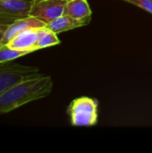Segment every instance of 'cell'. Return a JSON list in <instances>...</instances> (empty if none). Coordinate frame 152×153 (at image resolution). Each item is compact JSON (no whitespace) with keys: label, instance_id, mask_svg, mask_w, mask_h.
<instances>
[{"label":"cell","instance_id":"obj_1","mask_svg":"<svg viewBox=\"0 0 152 153\" xmlns=\"http://www.w3.org/2000/svg\"><path fill=\"white\" fill-rule=\"evenodd\" d=\"M53 82L49 75L30 78L7 89L0 95V114H6L50 94Z\"/></svg>","mask_w":152,"mask_h":153},{"label":"cell","instance_id":"obj_2","mask_svg":"<svg viewBox=\"0 0 152 153\" xmlns=\"http://www.w3.org/2000/svg\"><path fill=\"white\" fill-rule=\"evenodd\" d=\"M42 75L36 66L22 65L14 61L0 63V95L22 81Z\"/></svg>","mask_w":152,"mask_h":153},{"label":"cell","instance_id":"obj_3","mask_svg":"<svg viewBox=\"0 0 152 153\" xmlns=\"http://www.w3.org/2000/svg\"><path fill=\"white\" fill-rule=\"evenodd\" d=\"M68 112L73 126H92L98 119V104L93 99L82 97L71 103Z\"/></svg>","mask_w":152,"mask_h":153},{"label":"cell","instance_id":"obj_4","mask_svg":"<svg viewBox=\"0 0 152 153\" xmlns=\"http://www.w3.org/2000/svg\"><path fill=\"white\" fill-rule=\"evenodd\" d=\"M32 0H0V27H7L18 19L30 16Z\"/></svg>","mask_w":152,"mask_h":153},{"label":"cell","instance_id":"obj_5","mask_svg":"<svg viewBox=\"0 0 152 153\" xmlns=\"http://www.w3.org/2000/svg\"><path fill=\"white\" fill-rule=\"evenodd\" d=\"M70 0H32L30 15L34 16L46 24L65 14V6Z\"/></svg>","mask_w":152,"mask_h":153},{"label":"cell","instance_id":"obj_6","mask_svg":"<svg viewBox=\"0 0 152 153\" xmlns=\"http://www.w3.org/2000/svg\"><path fill=\"white\" fill-rule=\"evenodd\" d=\"M44 26H46V23L44 22L31 15L18 19L5 28L2 44L3 45L7 44L17 34H19L20 32L23 30H26L29 29H39Z\"/></svg>","mask_w":152,"mask_h":153},{"label":"cell","instance_id":"obj_7","mask_svg":"<svg viewBox=\"0 0 152 153\" xmlns=\"http://www.w3.org/2000/svg\"><path fill=\"white\" fill-rule=\"evenodd\" d=\"M38 38V29H29L17 34L6 45L13 49L27 50L33 53L38 50L36 48Z\"/></svg>","mask_w":152,"mask_h":153},{"label":"cell","instance_id":"obj_8","mask_svg":"<svg viewBox=\"0 0 152 153\" xmlns=\"http://www.w3.org/2000/svg\"><path fill=\"white\" fill-rule=\"evenodd\" d=\"M65 13L87 25L90 21L92 12L88 0H70L65 6Z\"/></svg>","mask_w":152,"mask_h":153},{"label":"cell","instance_id":"obj_9","mask_svg":"<svg viewBox=\"0 0 152 153\" xmlns=\"http://www.w3.org/2000/svg\"><path fill=\"white\" fill-rule=\"evenodd\" d=\"M82 26H84V24L82 22L75 20L65 13L46 24V27H47L48 29H50L56 34H59V33H62V32H65V31H67L75 28H79Z\"/></svg>","mask_w":152,"mask_h":153},{"label":"cell","instance_id":"obj_10","mask_svg":"<svg viewBox=\"0 0 152 153\" xmlns=\"http://www.w3.org/2000/svg\"><path fill=\"white\" fill-rule=\"evenodd\" d=\"M38 34L39 38L36 44V48L38 50L60 44V39H58L57 34L46 26L39 28Z\"/></svg>","mask_w":152,"mask_h":153},{"label":"cell","instance_id":"obj_11","mask_svg":"<svg viewBox=\"0 0 152 153\" xmlns=\"http://www.w3.org/2000/svg\"><path fill=\"white\" fill-rule=\"evenodd\" d=\"M30 51L27 50H18L10 48L8 45H1L0 46V63H5L9 61H13L19 57L30 54Z\"/></svg>","mask_w":152,"mask_h":153},{"label":"cell","instance_id":"obj_12","mask_svg":"<svg viewBox=\"0 0 152 153\" xmlns=\"http://www.w3.org/2000/svg\"><path fill=\"white\" fill-rule=\"evenodd\" d=\"M123 1L137 5L138 7L147 11L148 13L152 14V0H123Z\"/></svg>","mask_w":152,"mask_h":153},{"label":"cell","instance_id":"obj_13","mask_svg":"<svg viewBox=\"0 0 152 153\" xmlns=\"http://www.w3.org/2000/svg\"><path fill=\"white\" fill-rule=\"evenodd\" d=\"M5 28L6 27H0V44H2V40H3V38H4Z\"/></svg>","mask_w":152,"mask_h":153},{"label":"cell","instance_id":"obj_14","mask_svg":"<svg viewBox=\"0 0 152 153\" xmlns=\"http://www.w3.org/2000/svg\"><path fill=\"white\" fill-rule=\"evenodd\" d=\"M1 45H2V44H0V46H1Z\"/></svg>","mask_w":152,"mask_h":153}]
</instances>
